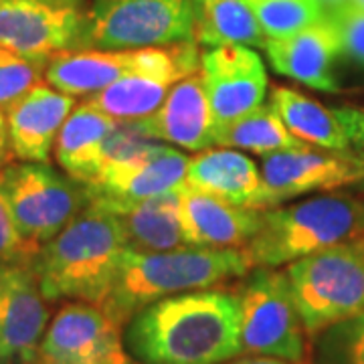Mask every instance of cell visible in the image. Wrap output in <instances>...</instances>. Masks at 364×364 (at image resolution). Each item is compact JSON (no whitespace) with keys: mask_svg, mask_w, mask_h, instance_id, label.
Instances as JSON below:
<instances>
[{"mask_svg":"<svg viewBox=\"0 0 364 364\" xmlns=\"http://www.w3.org/2000/svg\"><path fill=\"white\" fill-rule=\"evenodd\" d=\"M124 348L138 364H225L243 354L239 298L195 289L142 308L124 326Z\"/></svg>","mask_w":364,"mask_h":364,"instance_id":"cell-1","label":"cell"},{"mask_svg":"<svg viewBox=\"0 0 364 364\" xmlns=\"http://www.w3.org/2000/svg\"><path fill=\"white\" fill-rule=\"evenodd\" d=\"M128 243L114 213L90 203L31 263L47 301L71 299L104 306Z\"/></svg>","mask_w":364,"mask_h":364,"instance_id":"cell-2","label":"cell"},{"mask_svg":"<svg viewBox=\"0 0 364 364\" xmlns=\"http://www.w3.org/2000/svg\"><path fill=\"white\" fill-rule=\"evenodd\" d=\"M253 269L245 249L186 245L172 251L142 253L128 249L122 257L116 282L104 301L105 312L117 324L158 299L215 287L245 277Z\"/></svg>","mask_w":364,"mask_h":364,"instance_id":"cell-3","label":"cell"},{"mask_svg":"<svg viewBox=\"0 0 364 364\" xmlns=\"http://www.w3.org/2000/svg\"><path fill=\"white\" fill-rule=\"evenodd\" d=\"M364 231V196L320 195L263 210L259 233L245 247L255 267H284Z\"/></svg>","mask_w":364,"mask_h":364,"instance_id":"cell-4","label":"cell"},{"mask_svg":"<svg viewBox=\"0 0 364 364\" xmlns=\"http://www.w3.org/2000/svg\"><path fill=\"white\" fill-rule=\"evenodd\" d=\"M286 272L310 338L364 314V231L289 263Z\"/></svg>","mask_w":364,"mask_h":364,"instance_id":"cell-5","label":"cell"},{"mask_svg":"<svg viewBox=\"0 0 364 364\" xmlns=\"http://www.w3.org/2000/svg\"><path fill=\"white\" fill-rule=\"evenodd\" d=\"M188 162L181 150L150 140L140 122H119L85 188L93 203H136L178 191Z\"/></svg>","mask_w":364,"mask_h":364,"instance_id":"cell-6","label":"cell"},{"mask_svg":"<svg viewBox=\"0 0 364 364\" xmlns=\"http://www.w3.org/2000/svg\"><path fill=\"white\" fill-rule=\"evenodd\" d=\"M196 0H91L81 49L124 51L195 41Z\"/></svg>","mask_w":364,"mask_h":364,"instance_id":"cell-7","label":"cell"},{"mask_svg":"<svg viewBox=\"0 0 364 364\" xmlns=\"http://www.w3.org/2000/svg\"><path fill=\"white\" fill-rule=\"evenodd\" d=\"M235 291L239 298L243 354L306 363L308 334L286 269L255 267Z\"/></svg>","mask_w":364,"mask_h":364,"instance_id":"cell-8","label":"cell"},{"mask_svg":"<svg viewBox=\"0 0 364 364\" xmlns=\"http://www.w3.org/2000/svg\"><path fill=\"white\" fill-rule=\"evenodd\" d=\"M0 193L21 233L39 247L90 205L87 188L49 162H11L0 170Z\"/></svg>","mask_w":364,"mask_h":364,"instance_id":"cell-9","label":"cell"},{"mask_svg":"<svg viewBox=\"0 0 364 364\" xmlns=\"http://www.w3.org/2000/svg\"><path fill=\"white\" fill-rule=\"evenodd\" d=\"M124 350V326L95 304L69 301L47 326L35 364H104Z\"/></svg>","mask_w":364,"mask_h":364,"instance_id":"cell-10","label":"cell"},{"mask_svg":"<svg viewBox=\"0 0 364 364\" xmlns=\"http://www.w3.org/2000/svg\"><path fill=\"white\" fill-rule=\"evenodd\" d=\"M83 9H61L39 0H0V49L26 59L81 49Z\"/></svg>","mask_w":364,"mask_h":364,"instance_id":"cell-11","label":"cell"},{"mask_svg":"<svg viewBox=\"0 0 364 364\" xmlns=\"http://www.w3.org/2000/svg\"><path fill=\"white\" fill-rule=\"evenodd\" d=\"M200 77L217 128L259 107L267 95V71L251 47L227 45L200 51Z\"/></svg>","mask_w":364,"mask_h":364,"instance_id":"cell-12","label":"cell"},{"mask_svg":"<svg viewBox=\"0 0 364 364\" xmlns=\"http://www.w3.org/2000/svg\"><path fill=\"white\" fill-rule=\"evenodd\" d=\"M31 265L0 263V363L35 364L51 322Z\"/></svg>","mask_w":364,"mask_h":364,"instance_id":"cell-13","label":"cell"},{"mask_svg":"<svg viewBox=\"0 0 364 364\" xmlns=\"http://www.w3.org/2000/svg\"><path fill=\"white\" fill-rule=\"evenodd\" d=\"M261 174L279 205L316 191H334L364 182V154L298 148L261 156Z\"/></svg>","mask_w":364,"mask_h":364,"instance_id":"cell-14","label":"cell"},{"mask_svg":"<svg viewBox=\"0 0 364 364\" xmlns=\"http://www.w3.org/2000/svg\"><path fill=\"white\" fill-rule=\"evenodd\" d=\"M178 198L182 229L191 245L245 249L263 225V210L239 207L184 182Z\"/></svg>","mask_w":364,"mask_h":364,"instance_id":"cell-15","label":"cell"},{"mask_svg":"<svg viewBox=\"0 0 364 364\" xmlns=\"http://www.w3.org/2000/svg\"><path fill=\"white\" fill-rule=\"evenodd\" d=\"M138 122L144 134L154 142L174 144L188 152H203L215 146L217 124L200 71L181 79L170 90L164 104L152 116Z\"/></svg>","mask_w":364,"mask_h":364,"instance_id":"cell-16","label":"cell"},{"mask_svg":"<svg viewBox=\"0 0 364 364\" xmlns=\"http://www.w3.org/2000/svg\"><path fill=\"white\" fill-rule=\"evenodd\" d=\"M184 184L239 207L257 210L279 207L255 160L245 156L241 150L217 146L198 152L188 162Z\"/></svg>","mask_w":364,"mask_h":364,"instance_id":"cell-17","label":"cell"},{"mask_svg":"<svg viewBox=\"0 0 364 364\" xmlns=\"http://www.w3.org/2000/svg\"><path fill=\"white\" fill-rule=\"evenodd\" d=\"M75 105V97L45 81L9 107L4 114L14 158L21 162H49L57 136Z\"/></svg>","mask_w":364,"mask_h":364,"instance_id":"cell-18","label":"cell"},{"mask_svg":"<svg viewBox=\"0 0 364 364\" xmlns=\"http://www.w3.org/2000/svg\"><path fill=\"white\" fill-rule=\"evenodd\" d=\"M263 51L277 73L296 79L314 90L328 93L338 91V83L332 77V65L336 57L342 55V47L338 33L328 14L320 23L296 35L265 39Z\"/></svg>","mask_w":364,"mask_h":364,"instance_id":"cell-19","label":"cell"},{"mask_svg":"<svg viewBox=\"0 0 364 364\" xmlns=\"http://www.w3.org/2000/svg\"><path fill=\"white\" fill-rule=\"evenodd\" d=\"M148 47L104 51V49H69L47 61V83L71 97H90L117 79L134 71H146Z\"/></svg>","mask_w":364,"mask_h":364,"instance_id":"cell-20","label":"cell"},{"mask_svg":"<svg viewBox=\"0 0 364 364\" xmlns=\"http://www.w3.org/2000/svg\"><path fill=\"white\" fill-rule=\"evenodd\" d=\"M93 203V200H90ZM114 213L128 249L142 253L172 251L191 245L182 229L178 191L136 203H93Z\"/></svg>","mask_w":364,"mask_h":364,"instance_id":"cell-21","label":"cell"},{"mask_svg":"<svg viewBox=\"0 0 364 364\" xmlns=\"http://www.w3.org/2000/svg\"><path fill=\"white\" fill-rule=\"evenodd\" d=\"M117 119L81 102L65 119L53 148L55 160L73 181L87 186L104 160L105 144L117 128Z\"/></svg>","mask_w":364,"mask_h":364,"instance_id":"cell-22","label":"cell"},{"mask_svg":"<svg viewBox=\"0 0 364 364\" xmlns=\"http://www.w3.org/2000/svg\"><path fill=\"white\" fill-rule=\"evenodd\" d=\"M269 104L282 117L286 128L298 140L322 150L344 152L352 146L350 134L340 109H330L296 90L277 85L272 91Z\"/></svg>","mask_w":364,"mask_h":364,"instance_id":"cell-23","label":"cell"},{"mask_svg":"<svg viewBox=\"0 0 364 364\" xmlns=\"http://www.w3.org/2000/svg\"><path fill=\"white\" fill-rule=\"evenodd\" d=\"M195 43L200 47H261L265 35L245 0H196Z\"/></svg>","mask_w":364,"mask_h":364,"instance_id":"cell-24","label":"cell"},{"mask_svg":"<svg viewBox=\"0 0 364 364\" xmlns=\"http://www.w3.org/2000/svg\"><path fill=\"white\" fill-rule=\"evenodd\" d=\"M174 85L176 81L168 77L134 71L83 102L117 122H138L152 116Z\"/></svg>","mask_w":364,"mask_h":364,"instance_id":"cell-25","label":"cell"},{"mask_svg":"<svg viewBox=\"0 0 364 364\" xmlns=\"http://www.w3.org/2000/svg\"><path fill=\"white\" fill-rule=\"evenodd\" d=\"M215 146L265 156L273 152L306 148L308 144L298 140L287 130L272 104H261L245 116L233 119L231 124L217 128Z\"/></svg>","mask_w":364,"mask_h":364,"instance_id":"cell-26","label":"cell"},{"mask_svg":"<svg viewBox=\"0 0 364 364\" xmlns=\"http://www.w3.org/2000/svg\"><path fill=\"white\" fill-rule=\"evenodd\" d=\"M253 11L265 39L296 35L326 18L320 0H245Z\"/></svg>","mask_w":364,"mask_h":364,"instance_id":"cell-27","label":"cell"},{"mask_svg":"<svg viewBox=\"0 0 364 364\" xmlns=\"http://www.w3.org/2000/svg\"><path fill=\"white\" fill-rule=\"evenodd\" d=\"M47 61L26 59L16 53L0 49V112H6L26 93L45 83Z\"/></svg>","mask_w":364,"mask_h":364,"instance_id":"cell-28","label":"cell"},{"mask_svg":"<svg viewBox=\"0 0 364 364\" xmlns=\"http://www.w3.org/2000/svg\"><path fill=\"white\" fill-rule=\"evenodd\" d=\"M39 245L28 241L14 223L13 213L0 193V263L31 265Z\"/></svg>","mask_w":364,"mask_h":364,"instance_id":"cell-29","label":"cell"},{"mask_svg":"<svg viewBox=\"0 0 364 364\" xmlns=\"http://www.w3.org/2000/svg\"><path fill=\"white\" fill-rule=\"evenodd\" d=\"M328 18L338 33L342 53L364 69V11L346 4L338 11L328 13Z\"/></svg>","mask_w":364,"mask_h":364,"instance_id":"cell-30","label":"cell"},{"mask_svg":"<svg viewBox=\"0 0 364 364\" xmlns=\"http://www.w3.org/2000/svg\"><path fill=\"white\" fill-rule=\"evenodd\" d=\"M340 326L344 332L332 348V364H364V314Z\"/></svg>","mask_w":364,"mask_h":364,"instance_id":"cell-31","label":"cell"},{"mask_svg":"<svg viewBox=\"0 0 364 364\" xmlns=\"http://www.w3.org/2000/svg\"><path fill=\"white\" fill-rule=\"evenodd\" d=\"M340 114H342V119L346 124V130L350 134L352 146H358L364 150V112L344 107V109H340Z\"/></svg>","mask_w":364,"mask_h":364,"instance_id":"cell-32","label":"cell"},{"mask_svg":"<svg viewBox=\"0 0 364 364\" xmlns=\"http://www.w3.org/2000/svg\"><path fill=\"white\" fill-rule=\"evenodd\" d=\"M13 150L9 142V128H6V114L0 112V170L13 162Z\"/></svg>","mask_w":364,"mask_h":364,"instance_id":"cell-33","label":"cell"},{"mask_svg":"<svg viewBox=\"0 0 364 364\" xmlns=\"http://www.w3.org/2000/svg\"><path fill=\"white\" fill-rule=\"evenodd\" d=\"M225 364H308V363H289L284 358H273V356H255V354H249V356H237L233 360Z\"/></svg>","mask_w":364,"mask_h":364,"instance_id":"cell-34","label":"cell"},{"mask_svg":"<svg viewBox=\"0 0 364 364\" xmlns=\"http://www.w3.org/2000/svg\"><path fill=\"white\" fill-rule=\"evenodd\" d=\"M51 6H61V9H83L85 0H39Z\"/></svg>","mask_w":364,"mask_h":364,"instance_id":"cell-35","label":"cell"},{"mask_svg":"<svg viewBox=\"0 0 364 364\" xmlns=\"http://www.w3.org/2000/svg\"><path fill=\"white\" fill-rule=\"evenodd\" d=\"M322 2V6L326 9V14L332 13V11H338V9H342V6H346L350 0H320Z\"/></svg>","mask_w":364,"mask_h":364,"instance_id":"cell-36","label":"cell"},{"mask_svg":"<svg viewBox=\"0 0 364 364\" xmlns=\"http://www.w3.org/2000/svg\"><path fill=\"white\" fill-rule=\"evenodd\" d=\"M104 364H136L134 360H132V356L128 354V352H119V354H116V356H112L109 360H105Z\"/></svg>","mask_w":364,"mask_h":364,"instance_id":"cell-37","label":"cell"},{"mask_svg":"<svg viewBox=\"0 0 364 364\" xmlns=\"http://www.w3.org/2000/svg\"><path fill=\"white\" fill-rule=\"evenodd\" d=\"M348 4H352V6H356L358 11H364V0H350Z\"/></svg>","mask_w":364,"mask_h":364,"instance_id":"cell-38","label":"cell"},{"mask_svg":"<svg viewBox=\"0 0 364 364\" xmlns=\"http://www.w3.org/2000/svg\"><path fill=\"white\" fill-rule=\"evenodd\" d=\"M0 364H16V363H0Z\"/></svg>","mask_w":364,"mask_h":364,"instance_id":"cell-39","label":"cell"}]
</instances>
